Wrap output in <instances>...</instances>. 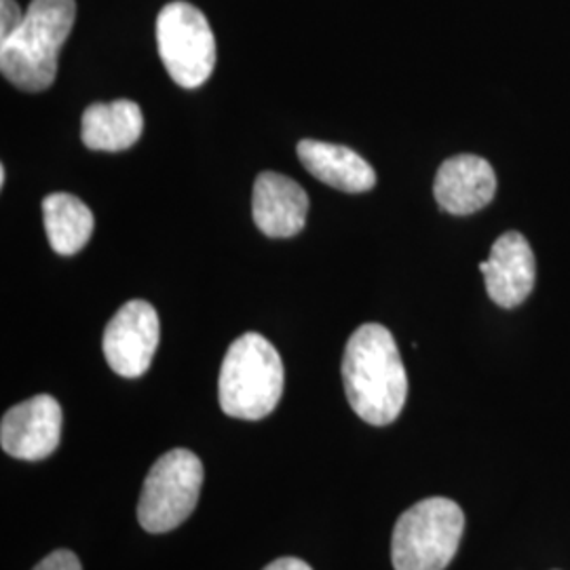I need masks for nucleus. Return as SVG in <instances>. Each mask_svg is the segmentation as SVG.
Masks as SVG:
<instances>
[{
    "label": "nucleus",
    "mask_w": 570,
    "mask_h": 570,
    "mask_svg": "<svg viewBox=\"0 0 570 570\" xmlns=\"http://www.w3.org/2000/svg\"><path fill=\"white\" fill-rule=\"evenodd\" d=\"M263 570H313L305 560L301 558H279L275 562H271L266 569Z\"/></svg>",
    "instance_id": "obj_17"
},
{
    "label": "nucleus",
    "mask_w": 570,
    "mask_h": 570,
    "mask_svg": "<svg viewBox=\"0 0 570 570\" xmlns=\"http://www.w3.org/2000/svg\"><path fill=\"white\" fill-rule=\"evenodd\" d=\"M204 487V463L186 449H174L150 468L138 503V522L146 532L178 529L195 511Z\"/></svg>",
    "instance_id": "obj_5"
},
{
    "label": "nucleus",
    "mask_w": 570,
    "mask_h": 570,
    "mask_svg": "<svg viewBox=\"0 0 570 570\" xmlns=\"http://www.w3.org/2000/svg\"><path fill=\"white\" fill-rule=\"evenodd\" d=\"M42 220L49 245L60 256L79 254L94 235V212L70 193H51L42 199Z\"/></svg>",
    "instance_id": "obj_14"
},
{
    "label": "nucleus",
    "mask_w": 570,
    "mask_h": 570,
    "mask_svg": "<svg viewBox=\"0 0 570 570\" xmlns=\"http://www.w3.org/2000/svg\"><path fill=\"white\" fill-rule=\"evenodd\" d=\"M35 570H82L79 558L68 550H58L42 558Z\"/></svg>",
    "instance_id": "obj_16"
},
{
    "label": "nucleus",
    "mask_w": 570,
    "mask_h": 570,
    "mask_svg": "<svg viewBox=\"0 0 570 570\" xmlns=\"http://www.w3.org/2000/svg\"><path fill=\"white\" fill-rule=\"evenodd\" d=\"M465 513L444 497H431L404 511L393 529L395 570H444L461 546Z\"/></svg>",
    "instance_id": "obj_4"
},
{
    "label": "nucleus",
    "mask_w": 570,
    "mask_h": 570,
    "mask_svg": "<svg viewBox=\"0 0 570 570\" xmlns=\"http://www.w3.org/2000/svg\"><path fill=\"white\" fill-rule=\"evenodd\" d=\"M487 282L490 301L503 308L522 305L537 282V265L530 244L522 233L510 230L501 235L492 249L489 261L480 265Z\"/></svg>",
    "instance_id": "obj_9"
},
{
    "label": "nucleus",
    "mask_w": 570,
    "mask_h": 570,
    "mask_svg": "<svg viewBox=\"0 0 570 570\" xmlns=\"http://www.w3.org/2000/svg\"><path fill=\"white\" fill-rule=\"evenodd\" d=\"M75 20V0H32L16 35L0 42L2 77L28 94L49 89Z\"/></svg>",
    "instance_id": "obj_2"
},
{
    "label": "nucleus",
    "mask_w": 570,
    "mask_h": 570,
    "mask_svg": "<svg viewBox=\"0 0 570 570\" xmlns=\"http://www.w3.org/2000/svg\"><path fill=\"white\" fill-rule=\"evenodd\" d=\"M20 4L16 0H0V42L11 39L23 21Z\"/></svg>",
    "instance_id": "obj_15"
},
{
    "label": "nucleus",
    "mask_w": 570,
    "mask_h": 570,
    "mask_svg": "<svg viewBox=\"0 0 570 570\" xmlns=\"http://www.w3.org/2000/svg\"><path fill=\"white\" fill-rule=\"evenodd\" d=\"M157 49L171 81L202 87L216 66V39L204 13L183 0L165 4L157 18Z\"/></svg>",
    "instance_id": "obj_6"
},
{
    "label": "nucleus",
    "mask_w": 570,
    "mask_h": 570,
    "mask_svg": "<svg viewBox=\"0 0 570 570\" xmlns=\"http://www.w3.org/2000/svg\"><path fill=\"white\" fill-rule=\"evenodd\" d=\"M60 440L61 407L51 395H35L2 416L0 446L13 459L42 461L58 450Z\"/></svg>",
    "instance_id": "obj_8"
},
{
    "label": "nucleus",
    "mask_w": 570,
    "mask_h": 570,
    "mask_svg": "<svg viewBox=\"0 0 570 570\" xmlns=\"http://www.w3.org/2000/svg\"><path fill=\"white\" fill-rule=\"evenodd\" d=\"M345 393L353 412L374 428L391 425L407 397L406 367L387 327L364 324L345 346Z\"/></svg>",
    "instance_id": "obj_1"
},
{
    "label": "nucleus",
    "mask_w": 570,
    "mask_h": 570,
    "mask_svg": "<svg viewBox=\"0 0 570 570\" xmlns=\"http://www.w3.org/2000/svg\"><path fill=\"white\" fill-rule=\"evenodd\" d=\"M284 395V364L263 334L247 332L226 351L218 379V402L233 419L261 421Z\"/></svg>",
    "instance_id": "obj_3"
},
{
    "label": "nucleus",
    "mask_w": 570,
    "mask_h": 570,
    "mask_svg": "<svg viewBox=\"0 0 570 570\" xmlns=\"http://www.w3.org/2000/svg\"><path fill=\"white\" fill-rule=\"evenodd\" d=\"M4 178H7V174H4V167H0V184H4Z\"/></svg>",
    "instance_id": "obj_18"
},
{
    "label": "nucleus",
    "mask_w": 570,
    "mask_h": 570,
    "mask_svg": "<svg viewBox=\"0 0 570 570\" xmlns=\"http://www.w3.org/2000/svg\"><path fill=\"white\" fill-rule=\"evenodd\" d=\"M144 115L131 100L91 104L81 119V140L91 150L119 153L140 140Z\"/></svg>",
    "instance_id": "obj_13"
},
{
    "label": "nucleus",
    "mask_w": 570,
    "mask_h": 570,
    "mask_svg": "<svg viewBox=\"0 0 570 570\" xmlns=\"http://www.w3.org/2000/svg\"><path fill=\"white\" fill-rule=\"evenodd\" d=\"M308 214L306 190L292 178L265 171L256 178L252 195V216L266 237L285 239L305 228Z\"/></svg>",
    "instance_id": "obj_11"
},
{
    "label": "nucleus",
    "mask_w": 570,
    "mask_h": 570,
    "mask_svg": "<svg viewBox=\"0 0 570 570\" xmlns=\"http://www.w3.org/2000/svg\"><path fill=\"white\" fill-rule=\"evenodd\" d=\"M159 338L161 326L155 306L146 301H129L104 332L106 362L122 379H138L153 364Z\"/></svg>",
    "instance_id": "obj_7"
},
{
    "label": "nucleus",
    "mask_w": 570,
    "mask_h": 570,
    "mask_svg": "<svg viewBox=\"0 0 570 570\" xmlns=\"http://www.w3.org/2000/svg\"><path fill=\"white\" fill-rule=\"evenodd\" d=\"M497 174L492 165L475 155H456L440 165L433 195L440 207L454 216L480 212L494 199Z\"/></svg>",
    "instance_id": "obj_10"
},
{
    "label": "nucleus",
    "mask_w": 570,
    "mask_h": 570,
    "mask_svg": "<svg viewBox=\"0 0 570 570\" xmlns=\"http://www.w3.org/2000/svg\"><path fill=\"white\" fill-rule=\"evenodd\" d=\"M298 159L306 171L343 193H366L376 184V171L362 155L341 144L301 140Z\"/></svg>",
    "instance_id": "obj_12"
}]
</instances>
